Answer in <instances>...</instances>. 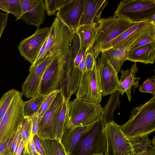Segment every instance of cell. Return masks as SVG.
Returning a JSON list of instances; mask_svg holds the SVG:
<instances>
[{"instance_id":"1","label":"cell","mask_w":155,"mask_h":155,"mask_svg":"<svg viewBox=\"0 0 155 155\" xmlns=\"http://www.w3.org/2000/svg\"><path fill=\"white\" fill-rule=\"evenodd\" d=\"M119 126L129 140L140 139L154 132L155 96L147 102L133 108L129 120Z\"/></svg>"},{"instance_id":"2","label":"cell","mask_w":155,"mask_h":155,"mask_svg":"<svg viewBox=\"0 0 155 155\" xmlns=\"http://www.w3.org/2000/svg\"><path fill=\"white\" fill-rule=\"evenodd\" d=\"M135 22L113 16L101 18L98 22L92 52L97 58L104 48Z\"/></svg>"},{"instance_id":"3","label":"cell","mask_w":155,"mask_h":155,"mask_svg":"<svg viewBox=\"0 0 155 155\" xmlns=\"http://www.w3.org/2000/svg\"><path fill=\"white\" fill-rule=\"evenodd\" d=\"M103 110L100 103L76 98L69 104L66 128L70 126L87 125L97 121L100 119Z\"/></svg>"},{"instance_id":"4","label":"cell","mask_w":155,"mask_h":155,"mask_svg":"<svg viewBox=\"0 0 155 155\" xmlns=\"http://www.w3.org/2000/svg\"><path fill=\"white\" fill-rule=\"evenodd\" d=\"M106 123L100 118L92 128L76 145L73 155H104L106 141L104 131Z\"/></svg>"},{"instance_id":"5","label":"cell","mask_w":155,"mask_h":155,"mask_svg":"<svg viewBox=\"0 0 155 155\" xmlns=\"http://www.w3.org/2000/svg\"><path fill=\"white\" fill-rule=\"evenodd\" d=\"M154 14L155 0H125L118 4L113 16L138 22L150 20Z\"/></svg>"},{"instance_id":"6","label":"cell","mask_w":155,"mask_h":155,"mask_svg":"<svg viewBox=\"0 0 155 155\" xmlns=\"http://www.w3.org/2000/svg\"><path fill=\"white\" fill-rule=\"evenodd\" d=\"M21 92L17 91L0 123V144L9 139L15 132L25 118L24 101Z\"/></svg>"},{"instance_id":"7","label":"cell","mask_w":155,"mask_h":155,"mask_svg":"<svg viewBox=\"0 0 155 155\" xmlns=\"http://www.w3.org/2000/svg\"><path fill=\"white\" fill-rule=\"evenodd\" d=\"M65 51L54 48L38 64L30 66L29 74L21 85L23 96L31 98L40 94L41 83L45 71L54 58Z\"/></svg>"},{"instance_id":"8","label":"cell","mask_w":155,"mask_h":155,"mask_svg":"<svg viewBox=\"0 0 155 155\" xmlns=\"http://www.w3.org/2000/svg\"><path fill=\"white\" fill-rule=\"evenodd\" d=\"M50 28V33L47 38L36 60L31 66L39 63L55 47H70L71 45L75 33L71 32L57 17L54 18Z\"/></svg>"},{"instance_id":"9","label":"cell","mask_w":155,"mask_h":155,"mask_svg":"<svg viewBox=\"0 0 155 155\" xmlns=\"http://www.w3.org/2000/svg\"><path fill=\"white\" fill-rule=\"evenodd\" d=\"M106 141L105 155H135L130 140L121 130L119 125L112 120L104 126Z\"/></svg>"},{"instance_id":"10","label":"cell","mask_w":155,"mask_h":155,"mask_svg":"<svg viewBox=\"0 0 155 155\" xmlns=\"http://www.w3.org/2000/svg\"><path fill=\"white\" fill-rule=\"evenodd\" d=\"M68 49L55 57L46 69L41 83L40 94H47L61 89Z\"/></svg>"},{"instance_id":"11","label":"cell","mask_w":155,"mask_h":155,"mask_svg":"<svg viewBox=\"0 0 155 155\" xmlns=\"http://www.w3.org/2000/svg\"><path fill=\"white\" fill-rule=\"evenodd\" d=\"M102 96L100 74L96 63L92 70H86L81 73L76 98L100 103Z\"/></svg>"},{"instance_id":"12","label":"cell","mask_w":155,"mask_h":155,"mask_svg":"<svg viewBox=\"0 0 155 155\" xmlns=\"http://www.w3.org/2000/svg\"><path fill=\"white\" fill-rule=\"evenodd\" d=\"M50 27L37 28L31 36L21 41L18 46L20 55L32 64L37 58L50 31Z\"/></svg>"},{"instance_id":"13","label":"cell","mask_w":155,"mask_h":155,"mask_svg":"<svg viewBox=\"0 0 155 155\" xmlns=\"http://www.w3.org/2000/svg\"><path fill=\"white\" fill-rule=\"evenodd\" d=\"M155 26L150 20L135 22L107 45L102 52L111 48H124L127 50Z\"/></svg>"},{"instance_id":"14","label":"cell","mask_w":155,"mask_h":155,"mask_svg":"<svg viewBox=\"0 0 155 155\" xmlns=\"http://www.w3.org/2000/svg\"><path fill=\"white\" fill-rule=\"evenodd\" d=\"M96 59V65L99 73L102 96L111 94L117 90L119 78L117 74L110 64L104 52Z\"/></svg>"},{"instance_id":"15","label":"cell","mask_w":155,"mask_h":155,"mask_svg":"<svg viewBox=\"0 0 155 155\" xmlns=\"http://www.w3.org/2000/svg\"><path fill=\"white\" fill-rule=\"evenodd\" d=\"M61 90L40 121L38 137L42 139H53L52 133L54 124L65 101Z\"/></svg>"},{"instance_id":"16","label":"cell","mask_w":155,"mask_h":155,"mask_svg":"<svg viewBox=\"0 0 155 155\" xmlns=\"http://www.w3.org/2000/svg\"><path fill=\"white\" fill-rule=\"evenodd\" d=\"M84 3V0H70L56 13V17L72 32L75 33L80 26Z\"/></svg>"},{"instance_id":"17","label":"cell","mask_w":155,"mask_h":155,"mask_svg":"<svg viewBox=\"0 0 155 155\" xmlns=\"http://www.w3.org/2000/svg\"><path fill=\"white\" fill-rule=\"evenodd\" d=\"M108 3V1L106 0H84L80 25H98L102 12Z\"/></svg>"},{"instance_id":"18","label":"cell","mask_w":155,"mask_h":155,"mask_svg":"<svg viewBox=\"0 0 155 155\" xmlns=\"http://www.w3.org/2000/svg\"><path fill=\"white\" fill-rule=\"evenodd\" d=\"M97 121L87 125L70 126L66 128L63 134L61 142L67 155L72 154L79 140L92 128Z\"/></svg>"},{"instance_id":"19","label":"cell","mask_w":155,"mask_h":155,"mask_svg":"<svg viewBox=\"0 0 155 155\" xmlns=\"http://www.w3.org/2000/svg\"><path fill=\"white\" fill-rule=\"evenodd\" d=\"M138 71L136 62H135L130 69L124 70L122 69L120 71L121 75L119 80L117 90L122 96L126 93L130 102L131 99V92L132 88L133 87L134 91L138 87L139 82L140 79L139 77H135V74Z\"/></svg>"},{"instance_id":"20","label":"cell","mask_w":155,"mask_h":155,"mask_svg":"<svg viewBox=\"0 0 155 155\" xmlns=\"http://www.w3.org/2000/svg\"><path fill=\"white\" fill-rule=\"evenodd\" d=\"M126 60L146 64H154L155 60V41L129 52Z\"/></svg>"},{"instance_id":"21","label":"cell","mask_w":155,"mask_h":155,"mask_svg":"<svg viewBox=\"0 0 155 155\" xmlns=\"http://www.w3.org/2000/svg\"><path fill=\"white\" fill-rule=\"evenodd\" d=\"M97 25H80L76 33L79 38L80 47L87 51L91 49L94 45Z\"/></svg>"},{"instance_id":"22","label":"cell","mask_w":155,"mask_h":155,"mask_svg":"<svg viewBox=\"0 0 155 155\" xmlns=\"http://www.w3.org/2000/svg\"><path fill=\"white\" fill-rule=\"evenodd\" d=\"M70 98H65L59 113L55 122L53 129V139L61 140L66 129L68 120L69 105Z\"/></svg>"},{"instance_id":"23","label":"cell","mask_w":155,"mask_h":155,"mask_svg":"<svg viewBox=\"0 0 155 155\" xmlns=\"http://www.w3.org/2000/svg\"><path fill=\"white\" fill-rule=\"evenodd\" d=\"M45 7L44 0H40L38 5L30 11L23 14L19 20L24 21L29 25L39 28L45 18Z\"/></svg>"},{"instance_id":"24","label":"cell","mask_w":155,"mask_h":155,"mask_svg":"<svg viewBox=\"0 0 155 155\" xmlns=\"http://www.w3.org/2000/svg\"><path fill=\"white\" fill-rule=\"evenodd\" d=\"M103 52H104L110 63L118 74L122 64L126 60L127 50L124 48H111Z\"/></svg>"},{"instance_id":"25","label":"cell","mask_w":155,"mask_h":155,"mask_svg":"<svg viewBox=\"0 0 155 155\" xmlns=\"http://www.w3.org/2000/svg\"><path fill=\"white\" fill-rule=\"evenodd\" d=\"M38 139L46 155H67L61 140L57 139H42L39 137Z\"/></svg>"},{"instance_id":"26","label":"cell","mask_w":155,"mask_h":155,"mask_svg":"<svg viewBox=\"0 0 155 155\" xmlns=\"http://www.w3.org/2000/svg\"><path fill=\"white\" fill-rule=\"evenodd\" d=\"M120 93L116 91L111 94L110 98L103 108V112L100 118L106 122L114 120L113 114L115 109L120 106Z\"/></svg>"},{"instance_id":"27","label":"cell","mask_w":155,"mask_h":155,"mask_svg":"<svg viewBox=\"0 0 155 155\" xmlns=\"http://www.w3.org/2000/svg\"><path fill=\"white\" fill-rule=\"evenodd\" d=\"M48 94H39L29 100L24 101V113L25 117H30L36 113Z\"/></svg>"},{"instance_id":"28","label":"cell","mask_w":155,"mask_h":155,"mask_svg":"<svg viewBox=\"0 0 155 155\" xmlns=\"http://www.w3.org/2000/svg\"><path fill=\"white\" fill-rule=\"evenodd\" d=\"M155 41V26H154L127 49V54L139 47Z\"/></svg>"},{"instance_id":"29","label":"cell","mask_w":155,"mask_h":155,"mask_svg":"<svg viewBox=\"0 0 155 155\" xmlns=\"http://www.w3.org/2000/svg\"><path fill=\"white\" fill-rule=\"evenodd\" d=\"M17 90L12 89L4 93L0 99V123L8 108Z\"/></svg>"},{"instance_id":"30","label":"cell","mask_w":155,"mask_h":155,"mask_svg":"<svg viewBox=\"0 0 155 155\" xmlns=\"http://www.w3.org/2000/svg\"><path fill=\"white\" fill-rule=\"evenodd\" d=\"M129 140L133 147L135 153L141 152H146L152 143V141L149 139L148 135L145 136L140 139Z\"/></svg>"},{"instance_id":"31","label":"cell","mask_w":155,"mask_h":155,"mask_svg":"<svg viewBox=\"0 0 155 155\" xmlns=\"http://www.w3.org/2000/svg\"><path fill=\"white\" fill-rule=\"evenodd\" d=\"M70 0H45L46 11L49 16L54 15L60 8Z\"/></svg>"},{"instance_id":"32","label":"cell","mask_w":155,"mask_h":155,"mask_svg":"<svg viewBox=\"0 0 155 155\" xmlns=\"http://www.w3.org/2000/svg\"><path fill=\"white\" fill-rule=\"evenodd\" d=\"M60 90H55L48 94L46 98L42 103L40 108L36 113L40 119L49 108Z\"/></svg>"},{"instance_id":"33","label":"cell","mask_w":155,"mask_h":155,"mask_svg":"<svg viewBox=\"0 0 155 155\" xmlns=\"http://www.w3.org/2000/svg\"><path fill=\"white\" fill-rule=\"evenodd\" d=\"M7 3L9 13L12 14L16 18V20H19L22 15V10L19 0H5Z\"/></svg>"},{"instance_id":"34","label":"cell","mask_w":155,"mask_h":155,"mask_svg":"<svg viewBox=\"0 0 155 155\" xmlns=\"http://www.w3.org/2000/svg\"><path fill=\"white\" fill-rule=\"evenodd\" d=\"M138 91L142 92L148 93L155 96V78L154 76L148 78L138 86Z\"/></svg>"},{"instance_id":"35","label":"cell","mask_w":155,"mask_h":155,"mask_svg":"<svg viewBox=\"0 0 155 155\" xmlns=\"http://www.w3.org/2000/svg\"><path fill=\"white\" fill-rule=\"evenodd\" d=\"M21 124V140L26 143L31 134L32 122L30 117H25Z\"/></svg>"},{"instance_id":"36","label":"cell","mask_w":155,"mask_h":155,"mask_svg":"<svg viewBox=\"0 0 155 155\" xmlns=\"http://www.w3.org/2000/svg\"><path fill=\"white\" fill-rule=\"evenodd\" d=\"M22 129V126L21 123L15 132V136L11 146L9 155H14L21 140Z\"/></svg>"},{"instance_id":"37","label":"cell","mask_w":155,"mask_h":155,"mask_svg":"<svg viewBox=\"0 0 155 155\" xmlns=\"http://www.w3.org/2000/svg\"><path fill=\"white\" fill-rule=\"evenodd\" d=\"M22 15L35 8L39 4L40 0H19Z\"/></svg>"},{"instance_id":"38","label":"cell","mask_w":155,"mask_h":155,"mask_svg":"<svg viewBox=\"0 0 155 155\" xmlns=\"http://www.w3.org/2000/svg\"><path fill=\"white\" fill-rule=\"evenodd\" d=\"M15 133L6 141L0 144V155H9L11 146L15 136Z\"/></svg>"},{"instance_id":"39","label":"cell","mask_w":155,"mask_h":155,"mask_svg":"<svg viewBox=\"0 0 155 155\" xmlns=\"http://www.w3.org/2000/svg\"><path fill=\"white\" fill-rule=\"evenodd\" d=\"M86 70H92L96 64V58L93 53L91 51H86L85 55Z\"/></svg>"},{"instance_id":"40","label":"cell","mask_w":155,"mask_h":155,"mask_svg":"<svg viewBox=\"0 0 155 155\" xmlns=\"http://www.w3.org/2000/svg\"><path fill=\"white\" fill-rule=\"evenodd\" d=\"M26 146L28 152L30 155H40L37 150L33 140V136L31 134Z\"/></svg>"},{"instance_id":"41","label":"cell","mask_w":155,"mask_h":155,"mask_svg":"<svg viewBox=\"0 0 155 155\" xmlns=\"http://www.w3.org/2000/svg\"><path fill=\"white\" fill-rule=\"evenodd\" d=\"M30 117L32 122L31 134L34 136L38 134L40 119L36 113L34 114Z\"/></svg>"},{"instance_id":"42","label":"cell","mask_w":155,"mask_h":155,"mask_svg":"<svg viewBox=\"0 0 155 155\" xmlns=\"http://www.w3.org/2000/svg\"><path fill=\"white\" fill-rule=\"evenodd\" d=\"M8 13L0 12V39L3 31L7 25Z\"/></svg>"},{"instance_id":"43","label":"cell","mask_w":155,"mask_h":155,"mask_svg":"<svg viewBox=\"0 0 155 155\" xmlns=\"http://www.w3.org/2000/svg\"><path fill=\"white\" fill-rule=\"evenodd\" d=\"M33 140L37 150L40 155H46L44 149L39 140L37 134L33 136Z\"/></svg>"},{"instance_id":"44","label":"cell","mask_w":155,"mask_h":155,"mask_svg":"<svg viewBox=\"0 0 155 155\" xmlns=\"http://www.w3.org/2000/svg\"><path fill=\"white\" fill-rule=\"evenodd\" d=\"M26 144V143L21 140L14 155H20Z\"/></svg>"},{"instance_id":"45","label":"cell","mask_w":155,"mask_h":155,"mask_svg":"<svg viewBox=\"0 0 155 155\" xmlns=\"http://www.w3.org/2000/svg\"><path fill=\"white\" fill-rule=\"evenodd\" d=\"M0 9L7 13H9L5 0H0Z\"/></svg>"},{"instance_id":"46","label":"cell","mask_w":155,"mask_h":155,"mask_svg":"<svg viewBox=\"0 0 155 155\" xmlns=\"http://www.w3.org/2000/svg\"><path fill=\"white\" fill-rule=\"evenodd\" d=\"M144 155H155V147L151 145L145 152Z\"/></svg>"},{"instance_id":"47","label":"cell","mask_w":155,"mask_h":155,"mask_svg":"<svg viewBox=\"0 0 155 155\" xmlns=\"http://www.w3.org/2000/svg\"><path fill=\"white\" fill-rule=\"evenodd\" d=\"M79 68L81 73L84 72L86 70L85 57L82 60L80 63Z\"/></svg>"},{"instance_id":"48","label":"cell","mask_w":155,"mask_h":155,"mask_svg":"<svg viewBox=\"0 0 155 155\" xmlns=\"http://www.w3.org/2000/svg\"><path fill=\"white\" fill-rule=\"evenodd\" d=\"M20 155H30L28 152L26 145Z\"/></svg>"},{"instance_id":"49","label":"cell","mask_w":155,"mask_h":155,"mask_svg":"<svg viewBox=\"0 0 155 155\" xmlns=\"http://www.w3.org/2000/svg\"><path fill=\"white\" fill-rule=\"evenodd\" d=\"M150 21L153 24H155V14L152 16Z\"/></svg>"},{"instance_id":"50","label":"cell","mask_w":155,"mask_h":155,"mask_svg":"<svg viewBox=\"0 0 155 155\" xmlns=\"http://www.w3.org/2000/svg\"><path fill=\"white\" fill-rule=\"evenodd\" d=\"M155 137H154L153 138V140H152V143L153 144V146H154V147H155Z\"/></svg>"},{"instance_id":"51","label":"cell","mask_w":155,"mask_h":155,"mask_svg":"<svg viewBox=\"0 0 155 155\" xmlns=\"http://www.w3.org/2000/svg\"><path fill=\"white\" fill-rule=\"evenodd\" d=\"M96 155H101V154H98Z\"/></svg>"},{"instance_id":"52","label":"cell","mask_w":155,"mask_h":155,"mask_svg":"<svg viewBox=\"0 0 155 155\" xmlns=\"http://www.w3.org/2000/svg\"><path fill=\"white\" fill-rule=\"evenodd\" d=\"M73 155L72 154H68V155Z\"/></svg>"}]
</instances>
